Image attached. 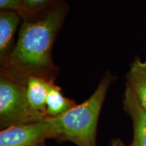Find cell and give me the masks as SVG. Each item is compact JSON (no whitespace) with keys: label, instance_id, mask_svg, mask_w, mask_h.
<instances>
[{"label":"cell","instance_id":"obj_9","mask_svg":"<svg viewBox=\"0 0 146 146\" xmlns=\"http://www.w3.org/2000/svg\"><path fill=\"white\" fill-rule=\"evenodd\" d=\"M74 103L63 96L61 89L52 81L46 102V114L49 117H56L66 112L74 106Z\"/></svg>","mask_w":146,"mask_h":146},{"label":"cell","instance_id":"obj_7","mask_svg":"<svg viewBox=\"0 0 146 146\" xmlns=\"http://www.w3.org/2000/svg\"><path fill=\"white\" fill-rule=\"evenodd\" d=\"M52 79L37 76L27 78V94L31 108L35 114L42 118L47 117L46 102Z\"/></svg>","mask_w":146,"mask_h":146},{"label":"cell","instance_id":"obj_2","mask_svg":"<svg viewBox=\"0 0 146 146\" xmlns=\"http://www.w3.org/2000/svg\"><path fill=\"white\" fill-rule=\"evenodd\" d=\"M113 80L112 74L106 73L96 91L86 101L60 116H47L54 125L56 138L70 141L77 146H96L98 118Z\"/></svg>","mask_w":146,"mask_h":146},{"label":"cell","instance_id":"obj_3","mask_svg":"<svg viewBox=\"0 0 146 146\" xmlns=\"http://www.w3.org/2000/svg\"><path fill=\"white\" fill-rule=\"evenodd\" d=\"M27 78L6 69L0 76V123L1 127L45 119L33 112L27 94Z\"/></svg>","mask_w":146,"mask_h":146},{"label":"cell","instance_id":"obj_1","mask_svg":"<svg viewBox=\"0 0 146 146\" xmlns=\"http://www.w3.org/2000/svg\"><path fill=\"white\" fill-rule=\"evenodd\" d=\"M68 11V4L62 1L43 13L24 18L3 68L26 78L37 76L52 79L56 70L52 47Z\"/></svg>","mask_w":146,"mask_h":146},{"label":"cell","instance_id":"obj_13","mask_svg":"<svg viewBox=\"0 0 146 146\" xmlns=\"http://www.w3.org/2000/svg\"><path fill=\"white\" fill-rule=\"evenodd\" d=\"M40 146H43V145H42V144H41V145H40Z\"/></svg>","mask_w":146,"mask_h":146},{"label":"cell","instance_id":"obj_6","mask_svg":"<svg viewBox=\"0 0 146 146\" xmlns=\"http://www.w3.org/2000/svg\"><path fill=\"white\" fill-rule=\"evenodd\" d=\"M23 18L18 12L12 11L0 12V60L4 64L13 50L14 36Z\"/></svg>","mask_w":146,"mask_h":146},{"label":"cell","instance_id":"obj_10","mask_svg":"<svg viewBox=\"0 0 146 146\" xmlns=\"http://www.w3.org/2000/svg\"><path fill=\"white\" fill-rule=\"evenodd\" d=\"M30 16L37 15L64 0H22Z\"/></svg>","mask_w":146,"mask_h":146},{"label":"cell","instance_id":"obj_12","mask_svg":"<svg viewBox=\"0 0 146 146\" xmlns=\"http://www.w3.org/2000/svg\"><path fill=\"white\" fill-rule=\"evenodd\" d=\"M110 146H125L124 145V143L119 139L114 140V141L112 143V145Z\"/></svg>","mask_w":146,"mask_h":146},{"label":"cell","instance_id":"obj_5","mask_svg":"<svg viewBox=\"0 0 146 146\" xmlns=\"http://www.w3.org/2000/svg\"><path fill=\"white\" fill-rule=\"evenodd\" d=\"M123 105L133 121V139L130 146H146V110L127 85L124 95Z\"/></svg>","mask_w":146,"mask_h":146},{"label":"cell","instance_id":"obj_4","mask_svg":"<svg viewBox=\"0 0 146 146\" xmlns=\"http://www.w3.org/2000/svg\"><path fill=\"white\" fill-rule=\"evenodd\" d=\"M56 138L54 125L48 119L18 124L0 133V146H40L44 140Z\"/></svg>","mask_w":146,"mask_h":146},{"label":"cell","instance_id":"obj_11","mask_svg":"<svg viewBox=\"0 0 146 146\" xmlns=\"http://www.w3.org/2000/svg\"><path fill=\"white\" fill-rule=\"evenodd\" d=\"M0 9L3 11L18 12L24 18L30 16L22 0H0Z\"/></svg>","mask_w":146,"mask_h":146},{"label":"cell","instance_id":"obj_8","mask_svg":"<svg viewBox=\"0 0 146 146\" xmlns=\"http://www.w3.org/2000/svg\"><path fill=\"white\" fill-rule=\"evenodd\" d=\"M127 86L146 110V60L142 61L136 58L133 62L127 73Z\"/></svg>","mask_w":146,"mask_h":146}]
</instances>
